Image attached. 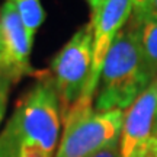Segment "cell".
Listing matches in <instances>:
<instances>
[{
    "label": "cell",
    "instance_id": "12",
    "mask_svg": "<svg viewBox=\"0 0 157 157\" xmlns=\"http://www.w3.org/2000/svg\"><path fill=\"white\" fill-rule=\"evenodd\" d=\"M92 157H121V150H119V138L113 140L108 146L101 148L98 153H95Z\"/></svg>",
    "mask_w": 157,
    "mask_h": 157
},
{
    "label": "cell",
    "instance_id": "7",
    "mask_svg": "<svg viewBox=\"0 0 157 157\" xmlns=\"http://www.w3.org/2000/svg\"><path fill=\"white\" fill-rule=\"evenodd\" d=\"M0 31L5 42V68L12 77L19 78L25 74H34L29 64L32 39L29 38L16 9L6 2L0 9Z\"/></svg>",
    "mask_w": 157,
    "mask_h": 157
},
{
    "label": "cell",
    "instance_id": "16",
    "mask_svg": "<svg viewBox=\"0 0 157 157\" xmlns=\"http://www.w3.org/2000/svg\"><path fill=\"white\" fill-rule=\"evenodd\" d=\"M153 5H154V12L157 13V0H153Z\"/></svg>",
    "mask_w": 157,
    "mask_h": 157
},
{
    "label": "cell",
    "instance_id": "5",
    "mask_svg": "<svg viewBox=\"0 0 157 157\" xmlns=\"http://www.w3.org/2000/svg\"><path fill=\"white\" fill-rule=\"evenodd\" d=\"M131 13H132L131 0H103L98 15L92 17L90 21V23L93 25L92 70L83 98L74 108H93V101L106 54L117 35L125 28V23L129 21Z\"/></svg>",
    "mask_w": 157,
    "mask_h": 157
},
{
    "label": "cell",
    "instance_id": "8",
    "mask_svg": "<svg viewBox=\"0 0 157 157\" xmlns=\"http://www.w3.org/2000/svg\"><path fill=\"white\" fill-rule=\"evenodd\" d=\"M128 28L134 32L146 67L153 80L157 78V13L151 12L140 19L129 17Z\"/></svg>",
    "mask_w": 157,
    "mask_h": 157
},
{
    "label": "cell",
    "instance_id": "4",
    "mask_svg": "<svg viewBox=\"0 0 157 157\" xmlns=\"http://www.w3.org/2000/svg\"><path fill=\"white\" fill-rule=\"evenodd\" d=\"M92 52L93 25L89 22L71 36L51 63L48 73L58 96L61 119L83 98L92 70Z\"/></svg>",
    "mask_w": 157,
    "mask_h": 157
},
{
    "label": "cell",
    "instance_id": "3",
    "mask_svg": "<svg viewBox=\"0 0 157 157\" xmlns=\"http://www.w3.org/2000/svg\"><path fill=\"white\" fill-rule=\"evenodd\" d=\"M124 111L99 112L74 108L63 118V134L54 157H92L121 137Z\"/></svg>",
    "mask_w": 157,
    "mask_h": 157
},
{
    "label": "cell",
    "instance_id": "14",
    "mask_svg": "<svg viewBox=\"0 0 157 157\" xmlns=\"http://www.w3.org/2000/svg\"><path fill=\"white\" fill-rule=\"evenodd\" d=\"M3 64H5V42H3L2 31H0V67H3Z\"/></svg>",
    "mask_w": 157,
    "mask_h": 157
},
{
    "label": "cell",
    "instance_id": "9",
    "mask_svg": "<svg viewBox=\"0 0 157 157\" xmlns=\"http://www.w3.org/2000/svg\"><path fill=\"white\" fill-rule=\"evenodd\" d=\"M7 2H10L16 9L29 38L34 41V35L36 34L41 23L44 22L45 16L41 2L39 0H7Z\"/></svg>",
    "mask_w": 157,
    "mask_h": 157
},
{
    "label": "cell",
    "instance_id": "10",
    "mask_svg": "<svg viewBox=\"0 0 157 157\" xmlns=\"http://www.w3.org/2000/svg\"><path fill=\"white\" fill-rule=\"evenodd\" d=\"M15 78L6 71L3 67H0V124L5 118L6 108H7V99L10 92V84Z\"/></svg>",
    "mask_w": 157,
    "mask_h": 157
},
{
    "label": "cell",
    "instance_id": "2",
    "mask_svg": "<svg viewBox=\"0 0 157 157\" xmlns=\"http://www.w3.org/2000/svg\"><path fill=\"white\" fill-rule=\"evenodd\" d=\"M153 82L134 32L125 26L106 54L93 109L125 111Z\"/></svg>",
    "mask_w": 157,
    "mask_h": 157
},
{
    "label": "cell",
    "instance_id": "11",
    "mask_svg": "<svg viewBox=\"0 0 157 157\" xmlns=\"http://www.w3.org/2000/svg\"><path fill=\"white\" fill-rule=\"evenodd\" d=\"M131 3H132V13H131L132 19H140L154 12L153 0H131Z\"/></svg>",
    "mask_w": 157,
    "mask_h": 157
},
{
    "label": "cell",
    "instance_id": "1",
    "mask_svg": "<svg viewBox=\"0 0 157 157\" xmlns=\"http://www.w3.org/2000/svg\"><path fill=\"white\" fill-rule=\"evenodd\" d=\"M61 122L52 78L48 71L41 73L0 132V157H54Z\"/></svg>",
    "mask_w": 157,
    "mask_h": 157
},
{
    "label": "cell",
    "instance_id": "6",
    "mask_svg": "<svg viewBox=\"0 0 157 157\" xmlns=\"http://www.w3.org/2000/svg\"><path fill=\"white\" fill-rule=\"evenodd\" d=\"M157 109V78L141 93L124 113L119 137L121 157H131L153 137Z\"/></svg>",
    "mask_w": 157,
    "mask_h": 157
},
{
    "label": "cell",
    "instance_id": "15",
    "mask_svg": "<svg viewBox=\"0 0 157 157\" xmlns=\"http://www.w3.org/2000/svg\"><path fill=\"white\" fill-rule=\"evenodd\" d=\"M153 135L157 137V109H156V119H154V127H153Z\"/></svg>",
    "mask_w": 157,
    "mask_h": 157
},
{
    "label": "cell",
    "instance_id": "13",
    "mask_svg": "<svg viewBox=\"0 0 157 157\" xmlns=\"http://www.w3.org/2000/svg\"><path fill=\"white\" fill-rule=\"evenodd\" d=\"M86 2H87V5H89L90 10H92V17H95L96 15H98L99 9H101L103 0H86Z\"/></svg>",
    "mask_w": 157,
    "mask_h": 157
}]
</instances>
